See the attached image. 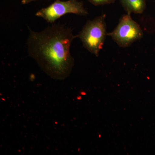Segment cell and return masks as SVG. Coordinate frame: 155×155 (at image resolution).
Returning a JSON list of instances; mask_svg holds the SVG:
<instances>
[{
  "label": "cell",
  "mask_w": 155,
  "mask_h": 155,
  "mask_svg": "<svg viewBox=\"0 0 155 155\" xmlns=\"http://www.w3.org/2000/svg\"><path fill=\"white\" fill-rule=\"evenodd\" d=\"M68 14L86 16L88 12L81 1L56 0L49 6L38 11L35 15L44 19L48 23L53 24L60 17Z\"/></svg>",
  "instance_id": "4"
},
{
  "label": "cell",
  "mask_w": 155,
  "mask_h": 155,
  "mask_svg": "<svg viewBox=\"0 0 155 155\" xmlns=\"http://www.w3.org/2000/svg\"><path fill=\"white\" fill-rule=\"evenodd\" d=\"M116 0H88L91 4L94 6H101L109 5L115 2Z\"/></svg>",
  "instance_id": "6"
},
{
  "label": "cell",
  "mask_w": 155,
  "mask_h": 155,
  "mask_svg": "<svg viewBox=\"0 0 155 155\" xmlns=\"http://www.w3.org/2000/svg\"><path fill=\"white\" fill-rule=\"evenodd\" d=\"M121 48L130 46L134 42L142 38L143 31L140 25L132 19L130 14L123 15L113 31L107 33Z\"/></svg>",
  "instance_id": "3"
},
{
  "label": "cell",
  "mask_w": 155,
  "mask_h": 155,
  "mask_svg": "<svg viewBox=\"0 0 155 155\" xmlns=\"http://www.w3.org/2000/svg\"><path fill=\"white\" fill-rule=\"evenodd\" d=\"M127 14H141L146 8V0H120Z\"/></svg>",
  "instance_id": "5"
},
{
  "label": "cell",
  "mask_w": 155,
  "mask_h": 155,
  "mask_svg": "<svg viewBox=\"0 0 155 155\" xmlns=\"http://www.w3.org/2000/svg\"><path fill=\"white\" fill-rule=\"evenodd\" d=\"M107 35L106 15L104 14L88 20L78 35V38H80L84 48L98 57Z\"/></svg>",
  "instance_id": "2"
},
{
  "label": "cell",
  "mask_w": 155,
  "mask_h": 155,
  "mask_svg": "<svg viewBox=\"0 0 155 155\" xmlns=\"http://www.w3.org/2000/svg\"><path fill=\"white\" fill-rule=\"evenodd\" d=\"M36 1H38V0H21V3L22 5H25Z\"/></svg>",
  "instance_id": "7"
},
{
  "label": "cell",
  "mask_w": 155,
  "mask_h": 155,
  "mask_svg": "<svg viewBox=\"0 0 155 155\" xmlns=\"http://www.w3.org/2000/svg\"><path fill=\"white\" fill-rule=\"evenodd\" d=\"M77 37L63 24H53L40 31L29 29L27 50L44 72L54 79H64L74 65L70 47Z\"/></svg>",
  "instance_id": "1"
}]
</instances>
